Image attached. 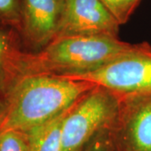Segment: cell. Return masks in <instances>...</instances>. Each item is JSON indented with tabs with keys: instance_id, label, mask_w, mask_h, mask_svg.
<instances>
[{
	"instance_id": "7c38bea8",
	"label": "cell",
	"mask_w": 151,
	"mask_h": 151,
	"mask_svg": "<svg viewBox=\"0 0 151 151\" xmlns=\"http://www.w3.org/2000/svg\"><path fill=\"white\" fill-rule=\"evenodd\" d=\"M108 11L117 19L119 24H124L138 7L141 0H100Z\"/></svg>"
},
{
	"instance_id": "52a82bcc",
	"label": "cell",
	"mask_w": 151,
	"mask_h": 151,
	"mask_svg": "<svg viewBox=\"0 0 151 151\" xmlns=\"http://www.w3.org/2000/svg\"><path fill=\"white\" fill-rule=\"evenodd\" d=\"M65 0H20L22 43L36 52L54 40Z\"/></svg>"
},
{
	"instance_id": "30bf717a",
	"label": "cell",
	"mask_w": 151,
	"mask_h": 151,
	"mask_svg": "<svg viewBox=\"0 0 151 151\" xmlns=\"http://www.w3.org/2000/svg\"><path fill=\"white\" fill-rule=\"evenodd\" d=\"M20 26V0H0V27L14 29L19 33Z\"/></svg>"
},
{
	"instance_id": "4fadbf2b",
	"label": "cell",
	"mask_w": 151,
	"mask_h": 151,
	"mask_svg": "<svg viewBox=\"0 0 151 151\" xmlns=\"http://www.w3.org/2000/svg\"><path fill=\"white\" fill-rule=\"evenodd\" d=\"M110 127L100 131L82 151H114Z\"/></svg>"
},
{
	"instance_id": "8fae6325",
	"label": "cell",
	"mask_w": 151,
	"mask_h": 151,
	"mask_svg": "<svg viewBox=\"0 0 151 151\" xmlns=\"http://www.w3.org/2000/svg\"><path fill=\"white\" fill-rule=\"evenodd\" d=\"M0 151H30L28 133L15 129L1 130Z\"/></svg>"
},
{
	"instance_id": "6da1fadb",
	"label": "cell",
	"mask_w": 151,
	"mask_h": 151,
	"mask_svg": "<svg viewBox=\"0 0 151 151\" xmlns=\"http://www.w3.org/2000/svg\"><path fill=\"white\" fill-rule=\"evenodd\" d=\"M95 86L60 76H23L6 94L0 131L15 129L28 133L68 110Z\"/></svg>"
},
{
	"instance_id": "3957f363",
	"label": "cell",
	"mask_w": 151,
	"mask_h": 151,
	"mask_svg": "<svg viewBox=\"0 0 151 151\" xmlns=\"http://www.w3.org/2000/svg\"><path fill=\"white\" fill-rule=\"evenodd\" d=\"M121 101L112 92L95 86L73 105L61 127L60 151H82L104 129L112 126Z\"/></svg>"
},
{
	"instance_id": "7a4b0ae2",
	"label": "cell",
	"mask_w": 151,
	"mask_h": 151,
	"mask_svg": "<svg viewBox=\"0 0 151 151\" xmlns=\"http://www.w3.org/2000/svg\"><path fill=\"white\" fill-rule=\"evenodd\" d=\"M139 45L108 35L56 38L39 51H25L22 60V76L86 73L134 52Z\"/></svg>"
},
{
	"instance_id": "8992f818",
	"label": "cell",
	"mask_w": 151,
	"mask_h": 151,
	"mask_svg": "<svg viewBox=\"0 0 151 151\" xmlns=\"http://www.w3.org/2000/svg\"><path fill=\"white\" fill-rule=\"evenodd\" d=\"M119 26L100 0H65L55 39L91 35L118 37Z\"/></svg>"
},
{
	"instance_id": "5bb4252c",
	"label": "cell",
	"mask_w": 151,
	"mask_h": 151,
	"mask_svg": "<svg viewBox=\"0 0 151 151\" xmlns=\"http://www.w3.org/2000/svg\"><path fill=\"white\" fill-rule=\"evenodd\" d=\"M5 110V97H0V123Z\"/></svg>"
},
{
	"instance_id": "277c9868",
	"label": "cell",
	"mask_w": 151,
	"mask_h": 151,
	"mask_svg": "<svg viewBox=\"0 0 151 151\" xmlns=\"http://www.w3.org/2000/svg\"><path fill=\"white\" fill-rule=\"evenodd\" d=\"M63 76L103 87L119 97L121 102L150 94L151 46L140 44L134 52L119 57L96 70Z\"/></svg>"
},
{
	"instance_id": "9c48e42d",
	"label": "cell",
	"mask_w": 151,
	"mask_h": 151,
	"mask_svg": "<svg viewBox=\"0 0 151 151\" xmlns=\"http://www.w3.org/2000/svg\"><path fill=\"white\" fill-rule=\"evenodd\" d=\"M70 108L48 123L28 132L30 151H60L61 127Z\"/></svg>"
},
{
	"instance_id": "ba28073f",
	"label": "cell",
	"mask_w": 151,
	"mask_h": 151,
	"mask_svg": "<svg viewBox=\"0 0 151 151\" xmlns=\"http://www.w3.org/2000/svg\"><path fill=\"white\" fill-rule=\"evenodd\" d=\"M17 30L0 27V97H5L22 76V60L25 51Z\"/></svg>"
},
{
	"instance_id": "5b68a950",
	"label": "cell",
	"mask_w": 151,
	"mask_h": 151,
	"mask_svg": "<svg viewBox=\"0 0 151 151\" xmlns=\"http://www.w3.org/2000/svg\"><path fill=\"white\" fill-rule=\"evenodd\" d=\"M109 130L114 151H151V93L122 101Z\"/></svg>"
}]
</instances>
